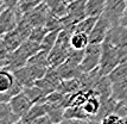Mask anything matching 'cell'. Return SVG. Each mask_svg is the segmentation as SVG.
Instances as JSON below:
<instances>
[{"label": "cell", "instance_id": "cell-20", "mask_svg": "<svg viewBox=\"0 0 127 124\" xmlns=\"http://www.w3.org/2000/svg\"><path fill=\"white\" fill-rule=\"evenodd\" d=\"M82 86H81V81L78 78H74V79H65L62 80V82L60 84L57 90L64 93V94H70V93H74L76 91L81 90Z\"/></svg>", "mask_w": 127, "mask_h": 124}, {"label": "cell", "instance_id": "cell-17", "mask_svg": "<svg viewBox=\"0 0 127 124\" xmlns=\"http://www.w3.org/2000/svg\"><path fill=\"white\" fill-rule=\"evenodd\" d=\"M24 93L31 99V102L33 104H36V103H43L44 104L45 100H46V97H48V93L37 85L24 87Z\"/></svg>", "mask_w": 127, "mask_h": 124}, {"label": "cell", "instance_id": "cell-15", "mask_svg": "<svg viewBox=\"0 0 127 124\" xmlns=\"http://www.w3.org/2000/svg\"><path fill=\"white\" fill-rule=\"evenodd\" d=\"M112 84V98L124 105H127V80Z\"/></svg>", "mask_w": 127, "mask_h": 124}, {"label": "cell", "instance_id": "cell-24", "mask_svg": "<svg viewBox=\"0 0 127 124\" xmlns=\"http://www.w3.org/2000/svg\"><path fill=\"white\" fill-rule=\"evenodd\" d=\"M23 91H24V86H23V85L16 79V81H14L13 86H12L10 90L6 91V92L0 93V102L8 103L12 98H13V97L17 96V94H19V93H20V92H23Z\"/></svg>", "mask_w": 127, "mask_h": 124}, {"label": "cell", "instance_id": "cell-23", "mask_svg": "<svg viewBox=\"0 0 127 124\" xmlns=\"http://www.w3.org/2000/svg\"><path fill=\"white\" fill-rule=\"evenodd\" d=\"M112 82H118V81H125L127 80V61L121 62L118 64L111 73L108 74Z\"/></svg>", "mask_w": 127, "mask_h": 124}, {"label": "cell", "instance_id": "cell-27", "mask_svg": "<svg viewBox=\"0 0 127 124\" xmlns=\"http://www.w3.org/2000/svg\"><path fill=\"white\" fill-rule=\"evenodd\" d=\"M45 28L48 29L49 31H61L62 29H63L62 19L54 16L52 13H49L46 23H45Z\"/></svg>", "mask_w": 127, "mask_h": 124}, {"label": "cell", "instance_id": "cell-6", "mask_svg": "<svg viewBox=\"0 0 127 124\" xmlns=\"http://www.w3.org/2000/svg\"><path fill=\"white\" fill-rule=\"evenodd\" d=\"M49 13V8H48L46 4L43 1L37 7H34L31 11L26 12L23 17L25 18L33 28L34 26H45V23H46Z\"/></svg>", "mask_w": 127, "mask_h": 124}, {"label": "cell", "instance_id": "cell-35", "mask_svg": "<svg viewBox=\"0 0 127 124\" xmlns=\"http://www.w3.org/2000/svg\"><path fill=\"white\" fill-rule=\"evenodd\" d=\"M66 4H70V2H72V1H75V0H64Z\"/></svg>", "mask_w": 127, "mask_h": 124}, {"label": "cell", "instance_id": "cell-7", "mask_svg": "<svg viewBox=\"0 0 127 124\" xmlns=\"http://www.w3.org/2000/svg\"><path fill=\"white\" fill-rule=\"evenodd\" d=\"M8 103H10V105H11L13 112L16 113L20 119L28 113V111L33 105V103L31 102V99L24 93V91L20 92L19 94L14 96Z\"/></svg>", "mask_w": 127, "mask_h": 124}, {"label": "cell", "instance_id": "cell-31", "mask_svg": "<svg viewBox=\"0 0 127 124\" xmlns=\"http://www.w3.org/2000/svg\"><path fill=\"white\" fill-rule=\"evenodd\" d=\"M101 123H122L124 124V117L120 116L119 113L116 112H112V113H108V115H106L105 117L102 118L101 121Z\"/></svg>", "mask_w": 127, "mask_h": 124}, {"label": "cell", "instance_id": "cell-4", "mask_svg": "<svg viewBox=\"0 0 127 124\" xmlns=\"http://www.w3.org/2000/svg\"><path fill=\"white\" fill-rule=\"evenodd\" d=\"M125 8L126 0H106V7L102 14L109 19L113 26H118L121 24Z\"/></svg>", "mask_w": 127, "mask_h": 124}, {"label": "cell", "instance_id": "cell-11", "mask_svg": "<svg viewBox=\"0 0 127 124\" xmlns=\"http://www.w3.org/2000/svg\"><path fill=\"white\" fill-rule=\"evenodd\" d=\"M46 115V109H45V104L43 103H36L33 104L31 109L28 111V113L20 119L19 123L22 124H33L34 121L39 118L40 116Z\"/></svg>", "mask_w": 127, "mask_h": 124}, {"label": "cell", "instance_id": "cell-28", "mask_svg": "<svg viewBox=\"0 0 127 124\" xmlns=\"http://www.w3.org/2000/svg\"><path fill=\"white\" fill-rule=\"evenodd\" d=\"M49 30L45 28V26H34L30 34V40L33 41V42H37L38 44L42 43V41L44 40V37L48 35Z\"/></svg>", "mask_w": 127, "mask_h": 124}, {"label": "cell", "instance_id": "cell-10", "mask_svg": "<svg viewBox=\"0 0 127 124\" xmlns=\"http://www.w3.org/2000/svg\"><path fill=\"white\" fill-rule=\"evenodd\" d=\"M57 68V72L60 74V76L62 78V80L65 79H74V78H80V75L83 73L81 70L80 66H76V64H72L70 62L65 61L64 63H62L61 66Z\"/></svg>", "mask_w": 127, "mask_h": 124}, {"label": "cell", "instance_id": "cell-34", "mask_svg": "<svg viewBox=\"0 0 127 124\" xmlns=\"http://www.w3.org/2000/svg\"><path fill=\"white\" fill-rule=\"evenodd\" d=\"M121 25L127 26V0H126V8H125V13H124V17L121 20Z\"/></svg>", "mask_w": 127, "mask_h": 124}, {"label": "cell", "instance_id": "cell-25", "mask_svg": "<svg viewBox=\"0 0 127 124\" xmlns=\"http://www.w3.org/2000/svg\"><path fill=\"white\" fill-rule=\"evenodd\" d=\"M58 34H60V31H49L48 35L44 37V40L40 43V50L50 53V50L55 47L56 42H57Z\"/></svg>", "mask_w": 127, "mask_h": 124}, {"label": "cell", "instance_id": "cell-29", "mask_svg": "<svg viewBox=\"0 0 127 124\" xmlns=\"http://www.w3.org/2000/svg\"><path fill=\"white\" fill-rule=\"evenodd\" d=\"M44 0H19V4H18V8L20 10L23 14H25L26 12L31 11L32 8L37 7L39 4H42Z\"/></svg>", "mask_w": 127, "mask_h": 124}, {"label": "cell", "instance_id": "cell-36", "mask_svg": "<svg viewBox=\"0 0 127 124\" xmlns=\"http://www.w3.org/2000/svg\"><path fill=\"white\" fill-rule=\"evenodd\" d=\"M124 123H126V124H127V116L125 117V118H124Z\"/></svg>", "mask_w": 127, "mask_h": 124}, {"label": "cell", "instance_id": "cell-2", "mask_svg": "<svg viewBox=\"0 0 127 124\" xmlns=\"http://www.w3.org/2000/svg\"><path fill=\"white\" fill-rule=\"evenodd\" d=\"M102 55V44L96 43H89V45L84 49V56H83L82 63L80 64V68L83 73L90 72L100 66Z\"/></svg>", "mask_w": 127, "mask_h": 124}, {"label": "cell", "instance_id": "cell-14", "mask_svg": "<svg viewBox=\"0 0 127 124\" xmlns=\"http://www.w3.org/2000/svg\"><path fill=\"white\" fill-rule=\"evenodd\" d=\"M49 12L58 18H64L68 14V4L64 0H44Z\"/></svg>", "mask_w": 127, "mask_h": 124}, {"label": "cell", "instance_id": "cell-26", "mask_svg": "<svg viewBox=\"0 0 127 124\" xmlns=\"http://www.w3.org/2000/svg\"><path fill=\"white\" fill-rule=\"evenodd\" d=\"M28 63H30V64H37V66H43V67H50L49 53L39 50L37 54H34V55L29 60Z\"/></svg>", "mask_w": 127, "mask_h": 124}, {"label": "cell", "instance_id": "cell-32", "mask_svg": "<svg viewBox=\"0 0 127 124\" xmlns=\"http://www.w3.org/2000/svg\"><path fill=\"white\" fill-rule=\"evenodd\" d=\"M19 4V0H1V10L5 8H16Z\"/></svg>", "mask_w": 127, "mask_h": 124}, {"label": "cell", "instance_id": "cell-30", "mask_svg": "<svg viewBox=\"0 0 127 124\" xmlns=\"http://www.w3.org/2000/svg\"><path fill=\"white\" fill-rule=\"evenodd\" d=\"M83 56H84V50H80V49H74V48H71L70 51H69V56H68V60H66V61L72 63V64L80 66V64L82 63Z\"/></svg>", "mask_w": 127, "mask_h": 124}, {"label": "cell", "instance_id": "cell-9", "mask_svg": "<svg viewBox=\"0 0 127 124\" xmlns=\"http://www.w3.org/2000/svg\"><path fill=\"white\" fill-rule=\"evenodd\" d=\"M70 49L71 48H69V47H64V45L56 43L55 47L49 53L50 67H58V66H61L62 63H64L68 60Z\"/></svg>", "mask_w": 127, "mask_h": 124}, {"label": "cell", "instance_id": "cell-19", "mask_svg": "<svg viewBox=\"0 0 127 124\" xmlns=\"http://www.w3.org/2000/svg\"><path fill=\"white\" fill-rule=\"evenodd\" d=\"M14 81H16V76H14L13 72L5 69V68H1V72H0V93L10 90L13 86Z\"/></svg>", "mask_w": 127, "mask_h": 124}, {"label": "cell", "instance_id": "cell-16", "mask_svg": "<svg viewBox=\"0 0 127 124\" xmlns=\"http://www.w3.org/2000/svg\"><path fill=\"white\" fill-rule=\"evenodd\" d=\"M13 74H14L16 79L18 80L24 87L32 86V85H34L36 81H37V80L34 79V76L32 75V73H31V70H30V68H29L28 64H25L24 67L14 70Z\"/></svg>", "mask_w": 127, "mask_h": 124}, {"label": "cell", "instance_id": "cell-33", "mask_svg": "<svg viewBox=\"0 0 127 124\" xmlns=\"http://www.w3.org/2000/svg\"><path fill=\"white\" fill-rule=\"evenodd\" d=\"M33 124H52V122H51L50 117L48 116V113H46V115H43V116H40L39 118L36 119Z\"/></svg>", "mask_w": 127, "mask_h": 124}, {"label": "cell", "instance_id": "cell-13", "mask_svg": "<svg viewBox=\"0 0 127 124\" xmlns=\"http://www.w3.org/2000/svg\"><path fill=\"white\" fill-rule=\"evenodd\" d=\"M46 113L50 117L52 123H63L64 121V112L65 106L61 104H52V103H44Z\"/></svg>", "mask_w": 127, "mask_h": 124}, {"label": "cell", "instance_id": "cell-18", "mask_svg": "<svg viewBox=\"0 0 127 124\" xmlns=\"http://www.w3.org/2000/svg\"><path fill=\"white\" fill-rule=\"evenodd\" d=\"M71 48L74 49H80V50H84L89 45V35L84 34V32H80V31H74L71 34Z\"/></svg>", "mask_w": 127, "mask_h": 124}, {"label": "cell", "instance_id": "cell-22", "mask_svg": "<svg viewBox=\"0 0 127 124\" xmlns=\"http://www.w3.org/2000/svg\"><path fill=\"white\" fill-rule=\"evenodd\" d=\"M99 17H90V16H87L86 18H83L82 20L75 25L74 28V31H80V32H84V34H90L92 30L94 29L95 24L97 22Z\"/></svg>", "mask_w": 127, "mask_h": 124}, {"label": "cell", "instance_id": "cell-3", "mask_svg": "<svg viewBox=\"0 0 127 124\" xmlns=\"http://www.w3.org/2000/svg\"><path fill=\"white\" fill-rule=\"evenodd\" d=\"M24 14L20 12L18 7L1 10V13H0V34L4 35L6 32L14 30L18 26Z\"/></svg>", "mask_w": 127, "mask_h": 124}, {"label": "cell", "instance_id": "cell-1", "mask_svg": "<svg viewBox=\"0 0 127 124\" xmlns=\"http://www.w3.org/2000/svg\"><path fill=\"white\" fill-rule=\"evenodd\" d=\"M121 63L119 50L115 45L109 43L108 41H103L102 43V55L100 61L99 69L102 75H108L112 70Z\"/></svg>", "mask_w": 127, "mask_h": 124}, {"label": "cell", "instance_id": "cell-8", "mask_svg": "<svg viewBox=\"0 0 127 124\" xmlns=\"http://www.w3.org/2000/svg\"><path fill=\"white\" fill-rule=\"evenodd\" d=\"M24 41H25V38L23 37L22 34L16 28L14 30H12L10 32H6V34L1 35L0 45H2L10 53H12V51H14L16 49H18Z\"/></svg>", "mask_w": 127, "mask_h": 124}, {"label": "cell", "instance_id": "cell-5", "mask_svg": "<svg viewBox=\"0 0 127 124\" xmlns=\"http://www.w3.org/2000/svg\"><path fill=\"white\" fill-rule=\"evenodd\" d=\"M112 28H113V25L109 22V19L106 16L101 14L99 19H97L96 24H95L94 29L89 34V42L90 43H96V44H102Z\"/></svg>", "mask_w": 127, "mask_h": 124}, {"label": "cell", "instance_id": "cell-12", "mask_svg": "<svg viewBox=\"0 0 127 124\" xmlns=\"http://www.w3.org/2000/svg\"><path fill=\"white\" fill-rule=\"evenodd\" d=\"M20 118L13 112L10 103L0 102V124H16Z\"/></svg>", "mask_w": 127, "mask_h": 124}, {"label": "cell", "instance_id": "cell-21", "mask_svg": "<svg viewBox=\"0 0 127 124\" xmlns=\"http://www.w3.org/2000/svg\"><path fill=\"white\" fill-rule=\"evenodd\" d=\"M106 7V0H87V16L100 17Z\"/></svg>", "mask_w": 127, "mask_h": 124}]
</instances>
